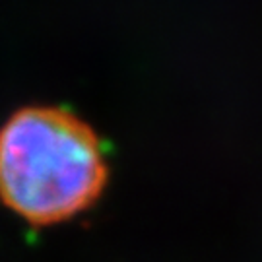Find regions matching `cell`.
<instances>
[{
	"label": "cell",
	"instance_id": "obj_1",
	"mask_svg": "<svg viewBox=\"0 0 262 262\" xmlns=\"http://www.w3.org/2000/svg\"><path fill=\"white\" fill-rule=\"evenodd\" d=\"M109 177L94 128L60 107H24L0 128V200L33 225L94 206Z\"/></svg>",
	"mask_w": 262,
	"mask_h": 262
}]
</instances>
